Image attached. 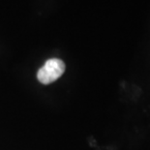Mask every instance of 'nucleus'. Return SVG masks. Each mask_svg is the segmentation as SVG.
Segmentation results:
<instances>
[{
    "label": "nucleus",
    "instance_id": "nucleus-1",
    "mask_svg": "<svg viewBox=\"0 0 150 150\" xmlns=\"http://www.w3.org/2000/svg\"><path fill=\"white\" fill-rule=\"evenodd\" d=\"M65 72V64L61 59L50 58L37 73V79L41 83L50 84L57 81Z\"/></svg>",
    "mask_w": 150,
    "mask_h": 150
}]
</instances>
